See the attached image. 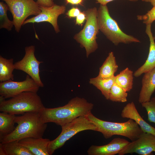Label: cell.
Returning <instances> with one entry per match:
<instances>
[{
    "label": "cell",
    "mask_w": 155,
    "mask_h": 155,
    "mask_svg": "<svg viewBox=\"0 0 155 155\" xmlns=\"http://www.w3.org/2000/svg\"><path fill=\"white\" fill-rule=\"evenodd\" d=\"M93 107L85 98L76 97L63 106L45 108L39 113L44 123H53L61 126L79 117L87 116Z\"/></svg>",
    "instance_id": "1"
},
{
    "label": "cell",
    "mask_w": 155,
    "mask_h": 155,
    "mask_svg": "<svg viewBox=\"0 0 155 155\" xmlns=\"http://www.w3.org/2000/svg\"><path fill=\"white\" fill-rule=\"evenodd\" d=\"M15 122L17 125L15 130L0 138L1 143L19 141L27 137H42L47 127V123L43 121L38 112H28L16 116Z\"/></svg>",
    "instance_id": "2"
},
{
    "label": "cell",
    "mask_w": 155,
    "mask_h": 155,
    "mask_svg": "<svg viewBox=\"0 0 155 155\" xmlns=\"http://www.w3.org/2000/svg\"><path fill=\"white\" fill-rule=\"evenodd\" d=\"M86 116L96 126L97 131L100 132L106 139L114 135L122 136L132 142L137 139L144 132L133 120L118 123L104 121L97 118L90 113Z\"/></svg>",
    "instance_id": "3"
},
{
    "label": "cell",
    "mask_w": 155,
    "mask_h": 155,
    "mask_svg": "<svg viewBox=\"0 0 155 155\" xmlns=\"http://www.w3.org/2000/svg\"><path fill=\"white\" fill-rule=\"evenodd\" d=\"M45 108L37 93L25 92L0 102V111L16 115L28 112H40Z\"/></svg>",
    "instance_id": "4"
},
{
    "label": "cell",
    "mask_w": 155,
    "mask_h": 155,
    "mask_svg": "<svg viewBox=\"0 0 155 155\" xmlns=\"http://www.w3.org/2000/svg\"><path fill=\"white\" fill-rule=\"evenodd\" d=\"M97 18L99 30L115 45L120 43H139V40L124 32L117 22L110 16L106 5H100L98 10Z\"/></svg>",
    "instance_id": "5"
},
{
    "label": "cell",
    "mask_w": 155,
    "mask_h": 155,
    "mask_svg": "<svg viewBox=\"0 0 155 155\" xmlns=\"http://www.w3.org/2000/svg\"><path fill=\"white\" fill-rule=\"evenodd\" d=\"M97 11L96 7H94L84 11L86 16L85 24L82 29L73 37L82 47L85 49L87 58L98 48L96 36L99 30L97 18Z\"/></svg>",
    "instance_id": "6"
},
{
    "label": "cell",
    "mask_w": 155,
    "mask_h": 155,
    "mask_svg": "<svg viewBox=\"0 0 155 155\" xmlns=\"http://www.w3.org/2000/svg\"><path fill=\"white\" fill-rule=\"evenodd\" d=\"M61 127L62 131L60 135L49 143L48 150L49 155L53 154L56 150L61 147L67 140L79 132L86 130L97 131L96 125L86 116L79 117Z\"/></svg>",
    "instance_id": "7"
},
{
    "label": "cell",
    "mask_w": 155,
    "mask_h": 155,
    "mask_svg": "<svg viewBox=\"0 0 155 155\" xmlns=\"http://www.w3.org/2000/svg\"><path fill=\"white\" fill-rule=\"evenodd\" d=\"M8 5L13 17L15 30L19 32L26 19L29 16L38 15L40 7L34 0H2Z\"/></svg>",
    "instance_id": "8"
},
{
    "label": "cell",
    "mask_w": 155,
    "mask_h": 155,
    "mask_svg": "<svg viewBox=\"0 0 155 155\" xmlns=\"http://www.w3.org/2000/svg\"><path fill=\"white\" fill-rule=\"evenodd\" d=\"M25 50V54L23 58L14 63L15 69L25 72L30 75L40 87H43L44 85L40 78L39 69L40 65L43 62L38 61L35 57L34 46L26 47Z\"/></svg>",
    "instance_id": "9"
},
{
    "label": "cell",
    "mask_w": 155,
    "mask_h": 155,
    "mask_svg": "<svg viewBox=\"0 0 155 155\" xmlns=\"http://www.w3.org/2000/svg\"><path fill=\"white\" fill-rule=\"evenodd\" d=\"M40 87L28 75L25 80L14 81L11 80L0 83V95L5 99L11 98L25 92H36Z\"/></svg>",
    "instance_id": "10"
},
{
    "label": "cell",
    "mask_w": 155,
    "mask_h": 155,
    "mask_svg": "<svg viewBox=\"0 0 155 155\" xmlns=\"http://www.w3.org/2000/svg\"><path fill=\"white\" fill-rule=\"evenodd\" d=\"M153 152H155V135L144 132L136 140L130 142L118 155L135 153L139 155H151Z\"/></svg>",
    "instance_id": "11"
},
{
    "label": "cell",
    "mask_w": 155,
    "mask_h": 155,
    "mask_svg": "<svg viewBox=\"0 0 155 155\" xmlns=\"http://www.w3.org/2000/svg\"><path fill=\"white\" fill-rule=\"evenodd\" d=\"M40 7L41 12L35 16L26 20L23 25L28 23L48 22L52 25L56 33H59L60 30L57 23L58 18L59 15L65 13L66 9L65 6L55 4L49 7Z\"/></svg>",
    "instance_id": "12"
},
{
    "label": "cell",
    "mask_w": 155,
    "mask_h": 155,
    "mask_svg": "<svg viewBox=\"0 0 155 155\" xmlns=\"http://www.w3.org/2000/svg\"><path fill=\"white\" fill-rule=\"evenodd\" d=\"M130 142L124 139L115 138L106 145L91 146L87 153L89 155H115L118 154Z\"/></svg>",
    "instance_id": "13"
},
{
    "label": "cell",
    "mask_w": 155,
    "mask_h": 155,
    "mask_svg": "<svg viewBox=\"0 0 155 155\" xmlns=\"http://www.w3.org/2000/svg\"><path fill=\"white\" fill-rule=\"evenodd\" d=\"M121 116L123 118L133 120L144 132L155 135V128L150 125L143 119L138 112L133 102L127 104L124 107L121 113Z\"/></svg>",
    "instance_id": "14"
},
{
    "label": "cell",
    "mask_w": 155,
    "mask_h": 155,
    "mask_svg": "<svg viewBox=\"0 0 155 155\" xmlns=\"http://www.w3.org/2000/svg\"><path fill=\"white\" fill-rule=\"evenodd\" d=\"M144 73L138 99L141 104L150 101L155 90V67Z\"/></svg>",
    "instance_id": "15"
},
{
    "label": "cell",
    "mask_w": 155,
    "mask_h": 155,
    "mask_svg": "<svg viewBox=\"0 0 155 155\" xmlns=\"http://www.w3.org/2000/svg\"><path fill=\"white\" fill-rule=\"evenodd\" d=\"M151 25L150 24L146 25L145 30L150 42L148 56L145 63L134 73L133 75L136 77H139L155 67V42L151 31Z\"/></svg>",
    "instance_id": "16"
},
{
    "label": "cell",
    "mask_w": 155,
    "mask_h": 155,
    "mask_svg": "<svg viewBox=\"0 0 155 155\" xmlns=\"http://www.w3.org/2000/svg\"><path fill=\"white\" fill-rule=\"evenodd\" d=\"M50 140L42 137H27L19 141L21 145L27 148L33 155H49L48 147Z\"/></svg>",
    "instance_id": "17"
},
{
    "label": "cell",
    "mask_w": 155,
    "mask_h": 155,
    "mask_svg": "<svg viewBox=\"0 0 155 155\" xmlns=\"http://www.w3.org/2000/svg\"><path fill=\"white\" fill-rule=\"evenodd\" d=\"M118 67L113 53L110 52L100 68L97 76L102 78H112L115 76L114 74L117 71Z\"/></svg>",
    "instance_id": "18"
},
{
    "label": "cell",
    "mask_w": 155,
    "mask_h": 155,
    "mask_svg": "<svg viewBox=\"0 0 155 155\" xmlns=\"http://www.w3.org/2000/svg\"><path fill=\"white\" fill-rule=\"evenodd\" d=\"M15 115L2 112L0 113V138L12 132L16 127Z\"/></svg>",
    "instance_id": "19"
},
{
    "label": "cell",
    "mask_w": 155,
    "mask_h": 155,
    "mask_svg": "<svg viewBox=\"0 0 155 155\" xmlns=\"http://www.w3.org/2000/svg\"><path fill=\"white\" fill-rule=\"evenodd\" d=\"M133 71L126 67L115 76V82L127 92L132 89L133 84Z\"/></svg>",
    "instance_id": "20"
},
{
    "label": "cell",
    "mask_w": 155,
    "mask_h": 155,
    "mask_svg": "<svg viewBox=\"0 0 155 155\" xmlns=\"http://www.w3.org/2000/svg\"><path fill=\"white\" fill-rule=\"evenodd\" d=\"M115 81V76L108 78H102L97 76L90 78L89 83L100 90L105 98L108 100L110 90Z\"/></svg>",
    "instance_id": "21"
},
{
    "label": "cell",
    "mask_w": 155,
    "mask_h": 155,
    "mask_svg": "<svg viewBox=\"0 0 155 155\" xmlns=\"http://www.w3.org/2000/svg\"><path fill=\"white\" fill-rule=\"evenodd\" d=\"M15 69L13 59H7L0 56V81L3 82L14 80L13 73Z\"/></svg>",
    "instance_id": "22"
},
{
    "label": "cell",
    "mask_w": 155,
    "mask_h": 155,
    "mask_svg": "<svg viewBox=\"0 0 155 155\" xmlns=\"http://www.w3.org/2000/svg\"><path fill=\"white\" fill-rule=\"evenodd\" d=\"M2 144L7 155H33L27 148L20 144L19 141H13Z\"/></svg>",
    "instance_id": "23"
},
{
    "label": "cell",
    "mask_w": 155,
    "mask_h": 155,
    "mask_svg": "<svg viewBox=\"0 0 155 155\" xmlns=\"http://www.w3.org/2000/svg\"><path fill=\"white\" fill-rule=\"evenodd\" d=\"M127 92L115 82L110 90L108 100L113 102H124L127 101Z\"/></svg>",
    "instance_id": "24"
},
{
    "label": "cell",
    "mask_w": 155,
    "mask_h": 155,
    "mask_svg": "<svg viewBox=\"0 0 155 155\" xmlns=\"http://www.w3.org/2000/svg\"><path fill=\"white\" fill-rule=\"evenodd\" d=\"M8 10H9V9L7 4L0 2V28H5L9 31L11 30L14 24L13 21L10 20L7 17Z\"/></svg>",
    "instance_id": "25"
},
{
    "label": "cell",
    "mask_w": 155,
    "mask_h": 155,
    "mask_svg": "<svg viewBox=\"0 0 155 155\" xmlns=\"http://www.w3.org/2000/svg\"><path fill=\"white\" fill-rule=\"evenodd\" d=\"M141 104L147 112L148 121L155 124V97L151 98L150 101L142 103Z\"/></svg>",
    "instance_id": "26"
},
{
    "label": "cell",
    "mask_w": 155,
    "mask_h": 155,
    "mask_svg": "<svg viewBox=\"0 0 155 155\" xmlns=\"http://www.w3.org/2000/svg\"><path fill=\"white\" fill-rule=\"evenodd\" d=\"M137 20L142 21L146 24H151L155 20V6L145 14L143 15H138L137 16Z\"/></svg>",
    "instance_id": "27"
},
{
    "label": "cell",
    "mask_w": 155,
    "mask_h": 155,
    "mask_svg": "<svg viewBox=\"0 0 155 155\" xmlns=\"http://www.w3.org/2000/svg\"><path fill=\"white\" fill-rule=\"evenodd\" d=\"M36 2L40 7H49L55 4L53 0H37Z\"/></svg>",
    "instance_id": "28"
},
{
    "label": "cell",
    "mask_w": 155,
    "mask_h": 155,
    "mask_svg": "<svg viewBox=\"0 0 155 155\" xmlns=\"http://www.w3.org/2000/svg\"><path fill=\"white\" fill-rule=\"evenodd\" d=\"M80 12L81 11L78 8L73 7L67 12L66 14L70 18H74L76 17Z\"/></svg>",
    "instance_id": "29"
},
{
    "label": "cell",
    "mask_w": 155,
    "mask_h": 155,
    "mask_svg": "<svg viewBox=\"0 0 155 155\" xmlns=\"http://www.w3.org/2000/svg\"><path fill=\"white\" fill-rule=\"evenodd\" d=\"M86 20V15L83 11L81 12L80 14L76 17L75 23L78 25H82Z\"/></svg>",
    "instance_id": "30"
},
{
    "label": "cell",
    "mask_w": 155,
    "mask_h": 155,
    "mask_svg": "<svg viewBox=\"0 0 155 155\" xmlns=\"http://www.w3.org/2000/svg\"><path fill=\"white\" fill-rule=\"evenodd\" d=\"M96 3H99L100 5H106L107 4L110 2L113 1L115 0H96ZM132 2H136L139 0H128Z\"/></svg>",
    "instance_id": "31"
},
{
    "label": "cell",
    "mask_w": 155,
    "mask_h": 155,
    "mask_svg": "<svg viewBox=\"0 0 155 155\" xmlns=\"http://www.w3.org/2000/svg\"><path fill=\"white\" fill-rule=\"evenodd\" d=\"M84 0H66V3L72 5H82Z\"/></svg>",
    "instance_id": "32"
},
{
    "label": "cell",
    "mask_w": 155,
    "mask_h": 155,
    "mask_svg": "<svg viewBox=\"0 0 155 155\" xmlns=\"http://www.w3.org/2000/svg\"><path fill=\"white\" fill-rule=\"evenodd\" d=\"M0 155H7L6 151L2 143H0Z\"/></svg>",
    "instance_id": "33"
},
{
    "label": "cell",
    "mask_w": 155,
    "mask_h": 155,
    "mask_svg": "<svg viewBox=\"0 0 155 155\" xmlns=\"http://www.w3.org/2000/svg\"><path fill=\"white\" fill-rule=\"evenodd\" d=\"M143 1L149 2L153 6H155V0H142Z\"/></svg>",
    "instance_id": "34"
},
{
    "label": "cell",
    "mask_w": 155,
    "mask_h": 155,
    "mask_svg": "<svg viewBox=\"0 0 155 155\" xmlns=\"http://www.w3.org/2000/svg\"><path fill=\"white\" fill-rule=\"evenodd\" d=\"M154 40H155V36L154 37Z\"/></svg>",
    "instance_id": "35"
}]
</instances>
